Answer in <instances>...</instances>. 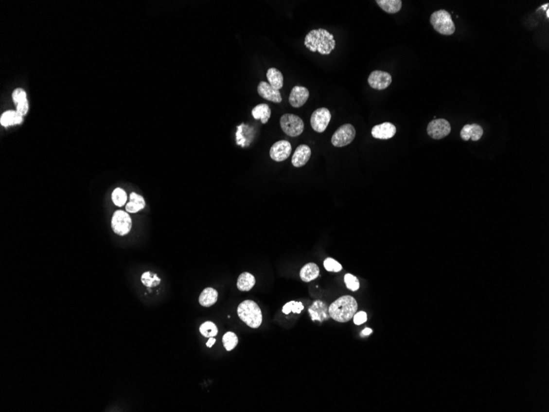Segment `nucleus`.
<instances>
[{
	"instance_id": "nucleus-1",
	"label": "nucleus",
	"mask_w": 549,
	"mask_h": 412,
	"mask_svg": "<svg viewBox=\"0 0 549 412\" xmlns=\"http://www.w3.org/2000/svg\"><path fill=\"white\" fill-rule=\"evenodd\" d=\"M304 45L312 52H319L321 54H330L335 47L334 36L326 29L313 30L306 36Z\"/></svg>"
},
{
	"instance_id": "nucleus-2",
	"label": "nucleus",
	"mask_w": 549,
	"mask_h": 412,
	"mask_svg": "<svg viewBox=\"0 0 549 412\" xmlns=\"http://www.w3.org/2000/svg\"><path fill=\"white\" fill-rule=\"evenodd\" d=\"M357 310V301L350 295H344L337 299L328 308L330 317L339 322H349L353 319Z\"/></svg>"
},
{
	"instance_id": "nucleus-3",
	"label": "nucleus",
	"mask_w": 549,
	"mask_h": 412,
	"mask_svg": "<svg viewBox=\"0 0 549 412\" xmlns=\"http://www.w3.org/2000/svg\"><path fill=\"white\" fill-rule=\"evenodd\" d=\"M238 315L242 321L252 328H258L263 322V314L258 304L251 300L244 301L239 304Z\"/></svg>"
},
{
	"instance_id": "nucleus-4",
	"label": "nucleus",
	"mask_w": 549,
	"mask_h": 412,
	"mask_svg": "<svg viewBox=\"0 0 549 412\" xmlns=\"http://www.w3.org/2000/svg\"><path fill=\"white\" fill-rule=\"evenodd\" d=\"M430 22L435 29L436 32L442 35L451 36L456 31L451 14L446 10H438L434 12L430 18Z\"/></svg>"
},
{
	"instance_id": "nucleus-5",
	"label": "nucleus",
	"mask_w": 549,
	"mask_h": 412,
	"mask_svg": "<svg viewBox=\"0 0 549 412\" xmlns=\"http://www.w3.org/2000/svg\"><path fill=\"white\" fill-rule=\"evenodd\" d=\"M281 127L285 134L289 137H297L304 130V123L301 118L293 114H284L281 118Z\"/></svg>"
},
{
	"instance_id": "nucleus-6",
	"label": "nucleus",
	"mask_w": 549,
	"mask_h": 412,
	"mask_svg": "<svg viewBox=\"0 0 549 412\" xmlns=\"http://www.w3.org/2000/svg\"><path fill=\"white\" fill-rule=\"evenodd\" d=\"M356 131L353 125L350 124L340 126L332 135V143L336 147H343L351 143L355 138Z\"/></svg>"
},
{
	"instance_id": "nucleus-7",
	"label": "nucleus",
	"mask_w": 549,
	"mask_h": 412,
	"mask_svg": "<svg viewBox=\"0 0 549 412\" xmlns=\"http://www.w3.org/2000/svg\"><path fill=\"white\" fill-rule=\"evenodd\" d=\"M111 227L115 234L124 236L128 234L132 229V219L128 213L124 211H116L112 216Z\"/></svg>"
},
{
	"instance_id": "nucleus-8",
	"label": "nucleus",
	"mask_w": 549,
	"mask_h": 412,
	"mask_svg": "<svg viewBox=\"0 0 549 412\" xmlns=\"http://www.w3.org/2000/svg\"><path fill=\"white\" fill-rule=\"evenodd\" d=\"M332 120V114L327 108H319L313 112L311 116V126L313 130L317 133H323L326 130L330 121Z\"/></svg>"
},
{
	"instance_id": "nucleus-9",
	"label": "nucleus",
	"mask_w": 549,
	"mask_h": 412,
	"mask_svg": "<svg viewBox=\"0 0 549 412\" xmlns=\"http://www.w3.org/2000/svg\"><path fill=\"white\" fill-rule=\"evenodd\" d=\"M450 123L446 120H434L427 125V134L433 139H442L446 138L451 133Z\"/></svg>"
},
{
	"instance_id": "nucleus-10",
	"label": "nucleus",
	"mask_w": 549,
	"mask_h": 412,
	"mask_svg": "<svg viewBox=\"0 0 549 412\" xmlns=\"http://www.w3.org/2000/svg\"><path fill=\"white\" fill-rule=\"evenodd\" d=\"M292 152L291 144L286 140L276 142L272 145L270 150V157L271 159L281 162L288 159Z\"/></svg>"
},
{
	"instance_id": "nucleus-11",
	"label": "nucleus",
	"mask_w": 549,
	"mask_h": 412,
	"mask_svg": "<svg viewBox=\"0 0 549 412\" xmlns=\"http://www.w3.org/2000/svg\"><path fill=\"white\" fill-rule=\"evenodd\" d=\"M368 82L372 88L376 90H384L390 85L392 77L388 72L375 70L369 75Z\"/></svg>"
},
{
	"instance_id": "nucleus-12",
	"label": "nucleus",
	"mask_w": 549,
	"mask_h": 412,
	"mask_svg": "<svg viewBox=\"0 0 549 412\" xmlns=\"http://www.w3.org/2000/svg\"><path fill=\"white\" fill-rule=\"evenodd\" d=\"M308 97H309V91L308 88L295 86L289 94V104L294 108H300L305 104Z\"/></svg>"
},
{
	"instance_id": "nucleus-13",
	"label": "nucleus",
	"mask_w": 549,
	"mask_h": 412,
	"mask_svg": "<svg viewBox=\"0 0 549 412\" xmlns=\"http://www.w3.org/2000/svg\"><path fill=\"white\" fill-rule=\"evenodd\" d=\"M308 312H309L311 319L313 321L323 322L325 320H328L331 318L329 311H328V308L323 301H314L313 305L308 308Z\"/></svg>"
},
{
	"instance_id": "nucleus-14",
	"label": "nucleus",
	"mask_w": 549,
	"mask_h": 412,
	"mask_svg": "<svg viewBox=\"0 0 549 412\" xmlns=\"http://www.w3.org/2000/svg\"><path fill=\"white\" fill-rule=\"evenodd\" d=\"M396 128L391 123L385 122L381 125H376L372 128V135L377 139L387 140L395 136Z\"/></svg>"
},
{
	"instance_id": "nucleus-15",
	"label": "nucleus",
	"mask_w": 549,
	"mask_h": 412,
	"mask_svg": "<svg viewBox=\"0 0 549 412\" xmlns=\"http://www.w3.org/2000/svg\"><path fill=\"white\" fill-rule=\"evenodd\" d=\"M258 92L263 98L271 102L281 103L282 101V94L280 92V90H276L272 88L266 82H261L258 84Z\"/></svg>"
},
{
	"instance_id": "nucleus-16",
	"label": "nucleus",
	"mask_w": 549,
	"mask_h": 412,
	"mask_svg": "<svg viewBox=\"0 0 549 412\" xmlns=\"http://www.w3.org/2000/svg\"><path fill=\"white\" fill-rule=\"evenodd\" d=\"M311 155H312V151H311V148L308 145H305V144L300 145V146H298L295 151V153L293 154L291 161L292 165H294L295 167H302L308 163V161L310 159Z\"/></svg>"
},
{
	"instance_id": "nucleus-17",
	"label": "nucleus",
	"mask_w": 549,
	"mask_h": 412,
	"mask_svg": "<svg viewBox=\"0 0 549 412\" xmlns=\"http://www.w3.org/2000/svg\"><path fill=\"white\" fill-rule=\"evenodd\" d=\"M483 134V129L477 124L464 125L460 132V137L464 141L471 139L472 141H478Z\"/></svg>"
},
{
	"instance_id": "nucleus-18",
	"label": "nucleus",
	"mask_w": 549,
	"mask_h": 412,
	"mask_svg": "<svg viewBox=\"0 0 549 412\" xmlns=\"http://www.w3.org/2000/svg\"><path fill=\"white\" fill-rule=\"evenodd\" d=\"M320 274V270L316 263H309L302 267L300 270V278L302 282H310L318 278Z\"/></svg>"
},
{
	"instance_id": "nucleus-19",
	"label": "nucleus",
	"mask_w": 549,
	"mask_h": 412,
	"mask_svg": "<svg viewBox=\"0 0 549 412\" xmlns=\"http://www.w3.org/2000/svg\"><path fill=\"white\" fill-rule=\"evenodd\" d=\"M146 206L143 197L133 192L129 196V202L126 204V211L129 213H137L142 210Z\"/></svg>"
},
{
	"instance_id": "nucleus-20",
	"label": "nucleus",
	"mask_w": 549,
	"mask_h": 412,
	"mask_svg": "<svg viewBox=\"0 0 549 412\" xmlns=\"http://www.w3.org/2000/svg\"><path fill=\"white\" fill-rule=\"evenodd\" d=\"M266 77H267L269 84L276 90H280L283 88V85H284L283 74L280 70H277L276 68H271V69L268 70L267 72H266Z\"/></svg>"
},
{
	"instance_id": "nucleus-21",
	"label": "nucleus",
	"mask_w": 549,
	"mask_h": 412,
	"mask_svg": "<svg viewBox=\"0 0 549 412\" xmlns=\"http://www.w3.org/2000/svg\"><path fill=\"white\" fill-rule=\"evenodd\" d=\"M256 283L254 276L249 272H243L237 281V287L240 291H249Z\"/></svg>"
},
{
	"instance_id": "nucleus-22",
	"label": "nucleus",
	"mask_w": 549,
	"mask_h": 412,
	"mask_svg": "<svg viewBox=\"0 0 549 412\" xmlns=\"http://www.w3.org/2000/svg\"><path fill=\"white\" fill-rule=\"evenodd\" d=\"M218 292L215 289L207 287L202 290L199 296V304L203 307H211L217 301Z\"/></svg>"
},
{
	"instance_id": "nucleus-23",
	"label": "nucleus",
	"mask_w": 549,
	"mask_h": 412,
	"mask_svg": "<svg viewBox=\"0 0 549 412\" xmlns=\"http://www.w3.org/2000/svg\"><path fill=\"white\" fill-rule=\"evenodd\" d=\"M252 114L255 120H260L262 124L265 125L271 117V109L268 105L259 104L252 109Z\"/></svg>"
},
{
	"instance_id": "nucleus-24",
	"label": "nucleus",
	"mask_w": 549,
	"mask_h": 412,
	"mask_svg": "<svg viewBox=\"0 0 549 412\" xmlns=\"http://www.w3.org/2000/svg\"><path fill=\"white\" fill-rule=\"evenodd\" d=\"M22 122V115L14 110H8L2 114L0 123L4 127H8L11 125H19Z\"/></svg>"
},
{
	"instance_id": "nucleus-25",
	"label": "nucleus",
	"mask_w": 549,
	"mask_h": 412,
	"mask_svg": "<svg viewBox=\"0 0 549 412\" xmlns=\"http://www.w3.org/2000/svg\"><path fill=\"white\" fill-rule=\"evenodd\" d=\"M376 3L382 10L388 14H396L402 7V1L401 0H377Z\"/></svg>"
},
{
	"instance_id": "nucleus-26",
	"label": "nucleus",
	"mask_w": 549,
	"mask_h": 412,
	"mask_svg": "<svg viewBox=\"0 0 549 412\" xmlns=\"http://www.w3.org/2000/svg\"><path fill=\"white\" fill-rule=\"evenodd\" d=\"M141 282L146 287H156L159 286L161 280L157 274L151 271H146L142 275Z\"/></svg>"
},
{
	"instance_id": "nucleus-27",
	"label": "nucleus",
	"mask_w": 549,
	"mask_h": 412,
	"mask_svg": "<svg viewBox=\"0 0 549 412\" xmlns=\"http://www.w3.org/2000/svg\"><path fill=\"white\" fill-rule=\"evenodd\" d=\"M199 331L205 338H215L218 334V328L214 322L207 321L202 323L199 327Z\"/></svg>"
},
{
	"instance_id": "nucleus-28",
	"label": "nucleus",
	"mask_w": 549,
	"mask_h": 412,
	"mask_svg": "<svg viewBox=\"0 0 549 412\" xmlns=\"http://www.w3.org/2000/svg\"><path fill=\"white\" fill-rule=\"evenodd\" d=\"M111 198L115 206L122 208L127 202V194L121 188H116L112 193Z\"/></svg>"
},
{
	"instance_id": "nucleus-29",
	"label": "nucleus",
	"mask_w": 549,
	"mask_h": 412,
	"mask_svg": "<svg viewBox=\"0 0 549 412\" xmlns=\"http://www.w3.org/2000/svg\"><path fill=\"white\" fill-rule=\"evenodd\" d=\"M222 341H223L224 347L226 348V351H231L236 347L238 342H239V339H238V337L235 333H233V332H227L223 336Z\"/></svg>"
},
{
	"instance_id": "nucleus-30",
	"label": "nucleus",
	"mask_w": 549,
	"mask_h": 412,
	"mask_svg": "<svg viewBox=\"0 0 549 412\" xmlns=\"http://www.w3.org/2000/svg\"><path fill=\"white\" fill-rule=\"evenodd\" d=\"M303 308H304V306L301 302L290 301V302H288L284 305V307L282 308V312L284 314H289L290 312L300 314L303 310Z\"/></svg>"
},
{
	"instance_id": "nucleus-31",
	"label": "nucleus",
	"mask_w": 549,
	"mask_h": 412,
	"mask_svg": "<svg viewBox=\"0 0 549 412\" xmlns=\"http://www.w3.org/2000/svg\"><path fill=\"white\" fill-rule=\"evenodd\" d=\"M345 286L349 290H352V291H356L359 289V282L358 279L355 276H354L352 274L347 273L345 274Z\"/></svg>"
},
{
	"instance_id": "nucleus-32",
	"label": "nucleus",
	"mask_w": 549,
	"mask_h": 412,
	"mask_svg": "<svg viewBox=\"0 0 549 412\" xmlns=\"http://www.w3.org/2000/svg\"><path fill=\"white\" fill-rule=\"evenodd\" d=\"M324 268L326 271L332 272H339L342 270V266L334 258H327L324 261Z\"/></svg>"
},
{
	"instance_id": "nucleus-33",
	"label": "nucleus",
	"mask_w": 549,
	"mask_h": 412,
	"mask_svg": "<svg viewBox=\"0 0 549 412\" xmlns=\"http://www.w3.org/2000/svg\"><path fill=\"white\" fill-rule=\"evenodd\" d=\"M13 99H14V102L18 104L20 101L27 99V93L23 89L18 88L14 90V93H13Z\"/></svg>"
},
{
	"instance_id": "nucleus-34",
	"label": "nucleus",
	"mask_w": 549,
	"mask_h": 412,
	"mask_svg": "<svg viewBox=\"0 0 549 412\" xmlns=\"http://www.w3.org/2000/svg\"><path fill=\"white\" fill-rule=\"evenodd\" d=\"M28 109H29V106H28V101H27V99L20 101L17 104V112L22 116L27 114Z\"/></svg>"
},
{
	"instance_id": "nucleus-35",
	"label": "nucleus",
	"mask_w": 549,
	"mask_h": 412,
	"mask_svg": "<svg viewBox=\"0 0 549 412\" xmlns=\"http://www.w3.org/2000/svg\"><path fill=\"white\" fill-rule=\"evenodd\" d=\"M367 319H368V316H367V314L365 312H358V313H356V314H354V322L356 325L363 324V323L366 322Z\"/></svg>"
},
{
	"instance_id": "nucleus-36",
	"label": "nucleus",
	"mask_w": 549,
	"mask_h": 412,
	"mask_svg": "<svg viewBox=\"0 0 549 412\" xmlns=\"http://www.w3.org/2000/svg\"><path fill=\"white\" fill-rule=\"evenodd\" d=\"M215 341H216L215 338H210L209 340H208V341H207V347H208V348H212V347H213V345H215Z\"/></svg>"
},
{
	"instance_id": "nucleus-37",
	"label": "nucleus",
	"mask_w": 549,
	"mask_h": 412,
	"mask_svg": "<svg viewBox=\"0 0 549 412\" xmlns=\"http://www.w3.org/2000/svg\"><path fill=\"white\" fill-rule=\"evenodd\" d=\"M372 333V330L371 328H369V327H367V328H365V329L363 330V332H362V335H363V336L370 335V334H371Z\"/></svg>"
},
{
	"instance_id": "nucleus-38",
	"label": "nucleus",
	"mask_w": 549,
	"mask_h": 412,
	"mask_svg": "<svg viewBox=\"0 0 549 412\" xmlns=\"http://www.w3.org/2000/svg\"><path fill=\"white\" fill-rule=\"evenodd\" d=\"M546 12H547V17H548V18H549V9H547Z\"/></svg>"
}]
</instances>
